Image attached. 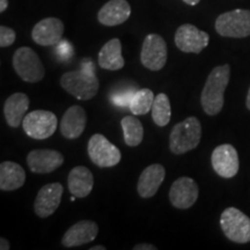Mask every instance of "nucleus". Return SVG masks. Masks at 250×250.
<instances>
[{
	"instance_id": "28",
	"label": "nucleus",
	"mask_w": 250,
	"mask_h": 250,
	"mask_svg": "<svg viewBox=\"0 0 250 250\" xmlns=\"http://www.w3.org/2000/svg\"><path fill=\"white\" fill-rule=\"evenodd\" d=\"M17 34L12 28L1 26L0 27V46L1 48H7L11 46L15 42Z\"/></svg>"
},
{
	"instance_id": "10",
	"label": "nucleus",
	"mask_w": 250,
	"mask_h": 250,
	"mask_svg": "<svg viewBox=\"0 0 250 250\" xmlns=\"http://www.w3.org/2000/svg\"><path fill=\"white\" fill-rule=\"evenodd\" d=\"M210 42L208 33L190 23L182 24L175 33V44L186 54H201Z\"/></svg>"
},
{
	"instance_id": "7",
	"label": "nucleus",
	"mask_w": 250,
	"mask_h": 250,
	"mask_svg": "<svg viewBox=\"0 0 250 250\" xmlns=\"http://www.w3.org/2000/svg\"><path fill=\"white\" fill-rule=\"evenodd\" d=\"M87 152L93 164L100 168L114 167L120 164L122 159L120 149L101 133H95L90 137Z\"/></svg>"
},
{
	"instance_id": "1",
	"label": "nucleus",
	"mask_w": 250,
	"mask_h": 250,
	"mask_svg": "<svg viewBox=\"0 0 250 250\" xmlns=\"http://www.w3.org/2000/svg\"><path fill=\"white\" fill-rule=\"evenodd\" d=\"M61 86L78 100H92L98 94L100 87L92 59H86L80 70L70 71L62 74Z\"/></svg>"
},
{
	"instance_id": "29",
	"label": "nucleus",
	"mask_w": 250,
	"mask_h": 250,
	"mask_svg": "<svg viewBox=\"0 0 250 250\" xmlns=\"http://www.w3.org/2000/svg\"><path fill=\"white\" fill-rule=\"evenodd\" d=\"M158 248L151 243H140L133 247V250H156Z\"/></svg>"
},
{
	"instance_id": "25",
	"label": "nucleus",
	"mask_w": 250,
	"mask_h": 250,
	"mask_svg": "<svg viewBox=\"0 0 250 250\" xmlns=\"http://www.w3.org/2000/svg\"><path fill=\"white\" fill-rule=\"evenodd\" d=\"M171 107L167 94L160 93L155 96L152 107V120L158 126H166L170 122Z\"/></svg>"
},
{
	"instance_id": "22",
	"label": "nucleus",
	"mask_w": 250,
	"mask_h": 250,
	"mask_svg": "<svg viewBox=\"0 0 250 250\" xmlns=\"http://www.w3.org/2000/svg\"><path fill=\"white\" fill-rule=\"evenodd\" d=\"M26 182V171L20 165L13 161L0 164V190L14 191Z\"/></svg>"
},
{
	"instance_id": "13",
	"label": "nucleus",
	"mask_w": 250,
	"mask_h": 250,
	"mask_svg": "<svg viewBox=\"0 0 250 250\" xmlns=\"http://www.w3.org/2000/svg\"><path fill=\"white\" fill-rule=\"evenodd\" d=\"M199 189L195 180L182 176L171 184L169 190V201L174 208L187 210L198 199Z\"/></svg>"
},
{
	"instance_id": "3",
	"label": "nucleus",
	"mask_w": 250,
	"mask_h": 250,
	"mask_svg": "<svg viewBox=\"0 0 250 250\" xmlns=\"http://www.w3.org/2000/svg\"><path fill=\"white\" fill-rule=\"evenodd\" d=\"M202 138V125L198 118L190 116L174 125L169 134V149L176 155H182L195 149Z\"/></svg>"
},
{
	"instance_id": "33",
	"label": "nucleus",
	"mask_w": 250,
	"mask_h": 250,
	"mask_svg": "<svg viewBox=\"0 0 250 250\" xmlns=\"http://www.w3.org/2000/svg\"><path fill=\"white\" fill-rule=\"evenodd\" d=\"M246 104H247V108L250 110V88L248 90V94H247V101H246Z\"/></svg>"
},
{
	"instance_id": "15",
	"label": "nucleus",
	"mask_w": 250,
	"mask_h": 250,
	"mask_svg": "<svg viewBox=\"0 0 250 250\" xmlns=\"http://www.w3.org/2000/svg\"><path fill=\"white\" fill-rule=\"evenodd\" d=\"M64 164V156L55 149H34L28 153L27 165L33 173L48 174Z\"/></svg>"
},
{
	"instance_id": "12",
	"label": "nucleus",
	"mask_w": 250,
	"mask_h": 250,
	"mask_svg": "<svg viewBox=\"0 0 250 250\" xmlns=\"http://www.w3.org/2000/svg\"><path fill=\"white\" fill-rule=\"evenodd\" d=\"M62 191L64 188L58 182L45 184L41 188L34 203V211L37 217L45 219L54 214L61 205Z\"/></svg>"
},
{
	"instance_id": "8",
	"label": "nucleus",
	"mask_w": 250,
	"mask_h": 250,
	"mask_svg": "<svg viewBox=\"0 0 250 250\" xmlns=\"http://www.w3.org/2000/svg\"><path fill=\"white\" fill-rule=\"evenodd\" d=\"M57 116L51 111L34 110L27 114L23 118L22 127L30 138L43 140L51 137L57 130Z\"/></svg>"
},
{
	"instance_id": "18",
	"label": "nucleus",
	"mask_w": 250,
	"mask_h": 250,
	"mask_svg": "<svg viewBox=\"0 0 250 250\" xmlns=\"http://www.w3.org/2000/svg\"><path fill=\"white\" fill-rule=\"evenodd\" d=\"M166 176V169L162 165L154 164L146 167L140 174L137 191L144 199L151 198L158 192L159 188L164 182Z\"/></svg>"
},
{
	"instance_id": "14",
	"label": "nucleus",
	"mask_w": 250,
	"mask_h": 250,
	"mask_svg": "<svg viewBox=\"0 0 250 250\" xmlns=\"http://www.w3.org/2000/svg\"><path fill=\"white\" fill-rule=\"evenodd\" d=\"M64 33V23L57 18H46L41 20L31 30V39L42 46L57 45Z\"/></svg>"
},
{
	"instance_id": "23",
	"label": "nucleus",
	"mask_w": 250,
	"mask_h": 250,
	"mask_svg": "<svg viewBox=\"0 0 250 250\" xmlns=\"http://www.w3.org/2000/svg\"><path fill=\"white\" fill-rule=\"evenodd\" d=\"M100 67L108 71H118L124 67L125 61L122 56V43L118 39L108 41L99 52Z\"/></svg>"
},
{
	"instance_id": "26",
	"label": "nucleus",
	"mask_w": 250,
	"mask_h": 250,
	"mask_svg": "<svg viewBox=\"0 0 250 250\" xmlns=\"http://www.w3.org/2000/svg\"><path fill=\"white\" fill-rule=\"evenodd\" d=\"M154 94L151 89L142 88L138 89L131 100L129 109L134 116L146 115L149 110H152L153 102H154Z\"/></svg>"
},
{
	"instance_id": "34",
	"label": "nucleus",
	"mask_w": 250,
	"mask_h": 250,
	"mask_svg": "<svg viewBox=\"0 0 250 250\" xmlns=\"http://www.w3.org/2000/svg\"><path fill=\"white\" fill-rule=\"evenodd\" d=\"M89 250H105V247L104 246H95V247H92Z\"/></svg>"
},
{
	"instance_id": "31",
	"label": "nucleus",
	"mask_w": 250,
	"mask_h": 250,
	"mask_svg": "<svg viewBox=\"0 0 250 250\" xmlns=\"http://www.w3.org/2000/svg\"><path fill=\"white\" fill-rule=\"evenodd\" d=\"M8 7V0H0V13H4V12Z\"/></svg>"
},
{
	"instance_id": "17",
	"label": "nucleus",
	"mask_w": 250,
	"mask_h": 250,
	"mask_svg": "<svg viewBox=\"0 0 250 250\" xmlns=\"http://www.w3.org/2000/svg\"><path fill=\"white\" fill-rule=\"evenodd\" d=\"M87 125V114L80 105H72L62 115L61 133L66 139H77L83 134Z\"/></svg>"
},
{
	"instance_id": "9",
	"label": "nucleus",
	"mask_w": 250,
	"mask_h": 250,
	"mask_svg": "<svg viewBox=\"0 0 250 250\" xmlns=\"http://www.w3.org/2000/svg\"><path fill=\"white\" fill-rule=\"evenodd\" d=\"M168 58L167 43L158 34H148L143 42L140 62L151 71H160Z\"/></svg>"
},
{
	"instance_id": "24",
	"label": "nucleus",
	"mask_w": 250,
	"mask_h": 250,
	"mask_svg": "<svg viewBox=\"0 0 250 250\" xmlns=\"http://www.w3.org/2000/svg\"><path fill=\"white\" fill-rule=\"evenodd\" d=\"M123 129L124 142L130 147H137L144 139V127L142 122L134 116H125L121 121Z\"/></svg>"
},
{
	"instance_id": "4",
	"label": "nucleus",
	"mask_w": 250,
	"mask_h": 250,
	"mask_svg": "<svg viewBox=\"0 0 250 250\" xmlns=\"http://www.w3.org/2000/svg\"><path fill=\"white\" fill-rule=\"evenodd\" d=\"M12 64L18 76L26 83H39L45 76L44 66L39 55L28 46L19 48L14 52Z\"/></svg>"
},
{
	"instance_id": "20",
	"label": "nucleus",
	"mask_w": 250,
	"mask_h": 250,
	"mask_svg": "<svg viewBox=\"0 0 250 250\" xmlns=\"http://www.w3.org/2000/svg\"><path fill=\"white\" fill-rule=\"evenodd\" d=\"M29 98L24 93H14L4 103L5 120L11 127L20 126L29 108Z\"/></svg>"
},
{
	"instance_id": "11",
	"label": "nucleus",
	"mask_w": 250,
	"mask_h": 250,
	"mask_svg": "<svg viewBox=\"0 0 250 250\" xmlns=\"http://www.w3.org/2000/svg\"><path fill=\"white\" fill-rule=\"evenodd\" d=\"M211 164L215 173L224 179H232L239 171V155L229 144L218 146L211 156Z\"/></svg>"
},
{
	"instance_id": "27",
	"label": "nucleus",
	"mask_w": 250,
	"mask_h": 250,
	"mask_svg": "<svg viewBox=\"0 0 250 250\" xmlns=\"http://www.w3.org/2000/svg\"><path fill=\"white\" fill-rule=\"evenodd\" d=\"M137 90H138V87L136 83L133 85L131 83H124L123 86L114 88L110 92L111 102L117 107H129L131 100Z\"/></svg>"
},
{
	"instance_id": "32",
	"label": "nucleus",
	"mask_w": 250,
	"mask_h": 250,
	"mask_svg": "<svg viewBox=\"0 0 250 250\" xmlns=\"http://www.w3.org/2000/svg\"><path fill=\"white\" fill-rule=\"evenodd\" d=\"M183 1L190 6H196L201 0H183Z\"/></svg>"
},
{
	"instance_id": "5",
	"label": "nucleus",
	"mask_w": 250,
	"mask_h": 250,
	"mask_svg": "<svg viewBox=\"0 0 250 250\" xmlns=\"http://www.w3.org/2000/svg\"><path fill=\"white\" fill-rule=\"evenodd\" d=\"M215 30L224 37L243 39L250 36V11L234 9L219 15L215 21Z\"/></svg>"
},
{
	"instance_id": "16",
	"label": "nucleus",
	"mask_w": 250,
	"mask_h": 250,
	"mask_svg": "<svg viewBox=\"0 0 250 250\" xmlns=\"http://www.w3.org/2000/svg\"><path fill=\"white\" fill-rule=\"evenodd\" d=\"M98 234V224L92 220H81L68 228L62 236V245L66 248H74V247L87 245V243L94 241Z\"/></svg>"
},
{
	"instance_id": "30",
	"label": "nucleus",
	"mask_w": 250,
	"mask_h": 250,
	"mask_svg": "<svg viewBox=\"0 0 250 250\" xmlns=\"http://www.w3.org/2000/svg\"><path fill=\"white\" fill-rule=\"evenodd\" d=\"M9 248H11V246H9L8 240L5 239V237H1V239H0V249L8 250Z\"/></svg>"
},
{
	"instance_id": "19",
	"label": "nucleus",
	"mask_w": 250,
	"mask_h": 250,
	"mask_svg": "<svg viewBox=\"0 0 250 250\" xmlns=\"http://www.w3.org/2000/svg\"><path fill=\"white\" fill-rule=\"evenodd\" d=\"M131 15V6L126 0H109L98 13L99 22L107 27L120 26Z\"/></svg>"
},
{
	"instance_id": "2",
	"label": "nucleus",
	"mask_w": 250,
	"mask_h": 250,
	"mask_svg": "<svg viewBox=\"0 0 250 250\" xmlns=\"http://www.w3.org/2000/svg\"><path fill=\"white\" fill-rule=\"evenodd\" d=\"M229 65L214 67L208 74L201 95L203 110L208 116H215L224 107V94L229 83Z\"/></svg>"
},
{
	"instance_id": "21",
	"label": "nucleus",
	"mask_w": 250,
	"mask_h": 250,
	"mask_svg": "<svg viewBox=\"0 0 250 250\" xmlns=\"http://www.w3.org/2000/svg\"><path fill=\"white\" fill-rule=\"evenodd\" d=\"M67 187L70 192L77 198H85L94 188V176L88 168L77 166L70 171L67 177Z\"/></svg>"
},
{
	"instance_id": "6",
	"label": "nucleus",
	"mask_w": 250,
	"mask_h": 250,
	"mask_svg": "<svg viewBox=\"0 0 250 250\" xmlns=\"http://www.w3.org/2000/svg\"><path fill=\"white\" fill-rule=\"evenodd\" d=\"M221 229L230 241L250 242V218L235 208H227L220 217Z\"/></svg>"
}]
</instances>
